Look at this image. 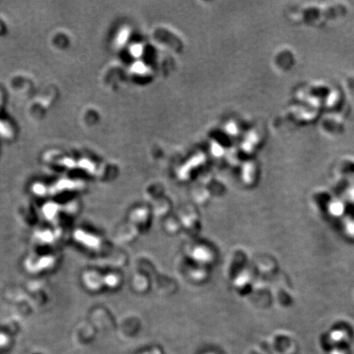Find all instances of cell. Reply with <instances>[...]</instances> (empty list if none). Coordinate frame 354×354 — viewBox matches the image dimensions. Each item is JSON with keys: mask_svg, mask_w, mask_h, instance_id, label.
Masks as SVG:
<instances>
[{"mask_svg": "<svg viewBox=\"0 0 354 354\" xmlns=\"http://www.w3.org/2000/svg\"><path fill=\"white\" fill-rule=\"evenodd\" d=\"M132 50H133L134 55H140L141 48H140V46H136V47H134Z\"/></svg>", "mask_w": 354, "mask_h": 354, "instance_id": "cell-1", "label": "cell"}, {"mask_svg": "<svg viewBox=\"0 0 354 354\" xmlns=\"http://www.w3.org/2000/svg\"><path fill=\"white\" fill-rule=\"evenodd\" d=\"M144 354H161V352H159V350H153V351H150V352H145V353Z\"/></svg>", "mask_w": 354, "mask_h": 354, "instance_id": "cell-2", "label": "cell"}]
</instances>
